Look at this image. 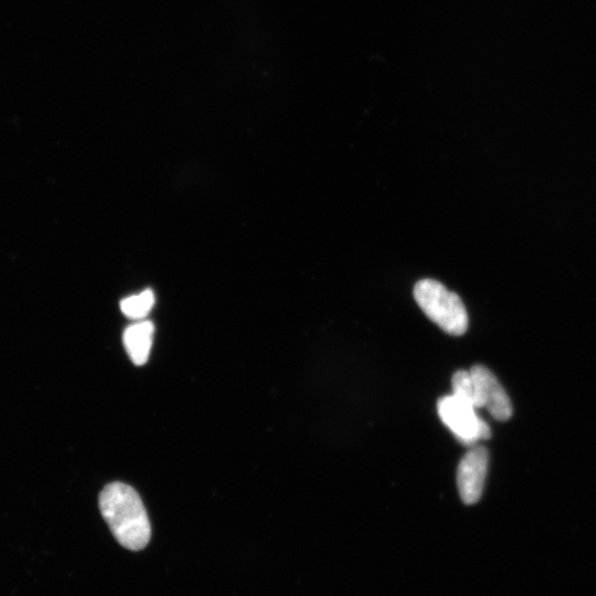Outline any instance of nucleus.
<instances>
[{
    "label": "nucleus",
    "instance_id": "nucleus-8",
    "mask_svg": "<svg viewBox=\"0 0 596 596\" xmlns=\"http://www.w3.org/2000/svg\"><path fill=\"white\" fill-rule=\"evenodd\" d=\"M452 387L453 396L474 407V384L470 372H457L452 378Z\"/></svg>",
    "mask_w": 596,
    "mask_h": 596
},
{
    "label": "nucleus",
    "instance_id": "nucleus-2",
    "mask_svg": "<svg viewBox=\"0 0 596 596\" xmlns=\"http://www.w3.org/2000/svg\"><path fill=\"white\" fill-rule=\"evenodd\" d=\"M415 298L423 313L446 334L462 336L467 332L468 316L460 296L440 282H418Z\"/></svg>",
    "mask_w": 596,
    "mask_h": 596
},
{
    "label": "nucleus",
    "instance_id": "nucleus-1",
    "mask_svg": "<svg viewBox=\"0 0 596 596\" xmlns=\"http://www.w3.org/2000/svg\"><path fill=\"white\" fill-rule=\"evenodd\" d=\"M101 514L118 542L133 551L144 549L152 537L145 506L137 492L124 483L109 484L100 494Z\"/></svg>",
    "mask_w": 596,
    "mask_h": 596
},
{
    "label": "nucleus",
    "instance_id": "nucleus-4",
    "mask_svg": "<svg viewBox=\"0 0 596 596\" xmlns=\"http://www.w3.org/2000/svg\"><path fill=\"white\" fill-rule=\"evenodd\" d=\"M474 384V407L486 408L498 421H508L512 416L511 401L489 369L475 366L470 371Z\"/></svg>",
    "mask_w": 596,
    "mask_h": 596
},
{
    "label": "nucleus",
    "instance_id": "nucleus-7",
    "mask_svg": "<svg viewBox=\"0 0 596 596\" xmlns=\"http://www.w3.org/2000/svg\"><path fill=\"white\" fill-rule=\"evenodd\" d=\"M155 305V296L152 290H145L139 295L130 296L121 302V310L130 319L139 320L146 318Z\"/></svg>",
    "mask_w": 596,
    "mask_h": 596
},
{
    "label": "nucleus",
    "instance_id": "nucleus-5",
    "mask_svg": "<svg viewBox=\"0 0 596 596\" xmlns=\"http://www.w3.org/2000/svg\"><path fill=\"white\" fill-rule=\"evenodd\" d=\"M489 455L484 446H474L462 459L457 470V486L464 504H476L484 490Z\"/></svg>",
    "mask_w": 596,
    "mask_h": 596
},
{
    "label": "nucleus",
    "instance_id": "nucleus-3",
    "mask_svg": "<svg viewBox=\"0 0 596 596\" xmlns=\"http://www.w3.org/2000/svg\"><path fill=\"white\" fill-rule=\"evenodd\" d=\"M438 413L442 422L465 446H474L481 440H488L492 431L468 402L455 396H446L438 402Z\"/></svg>",
    "mask_w": 596,
    "mask_h": 596
},
{
    "label": "nucleus",
    "instance_id": "nucleus-6",
    "mask_svg": "<svg viewBox=\"0 0 596 596\" xmlns=\"http://www.w3.org/2000/svg\"><path fill=\"white\" fill-rule=\"evenodd\" d=\"M154 325L152 322H142L130 327L123 335L128 355L136 366L147 363L153 345Z\"/></svg>",
    "mask_w": 596,
    "mask_h": 596
}]
</instances>
